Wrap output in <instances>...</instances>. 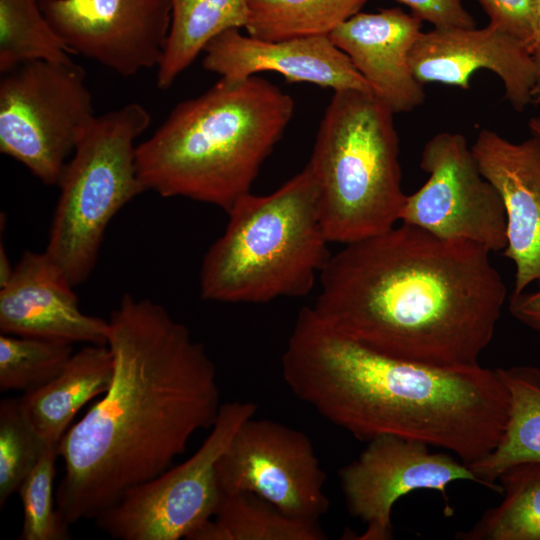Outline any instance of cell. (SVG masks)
Masks as SVG:
<instances>
[{
	"label": "cell",
	"instance_id": "30bf717a",
	"mask_svg": "<svg viewBox=\"0 0 540 540\" xmlns=\"http://www.w3.org/2000/svg\"><path fill=\"white\" fill-rule=\"evenodd\" d=\"M426 182L406 195L399 221L446 240L468 241L490 252L507 246L502 199L482 175L464 135L440 132L424 145Z\"/></svg>",
	"mask_w": 540,
	"mask_h": 540
},
{
	"label": "cell",
	"instance_id": "7402d4cb",
	"mask_svg": "<svg viewBox=\"0 0 540 540\" xmlns=\"http://www.w3.org/2000/svg\"><path fill=\"white\" fill-rule=\"evenodd\" d=\"M318 521L282 512L250 492L221 493L213 517L187 540H325Z\"/></svg>",
	"mask_w": 540,
	"mask_h": 540
},
{
	"label": "cell",
	"instance_id": "5bb4252c",
	"mask_svg": "<svg viewBox=\"0 0 540 540\" xmlns=\"http://www.w3.org/2000/svg\"><path fill=\"white\" fill-rule=\"evenodd\" d=\"M415 78L470 88L478 70H489L503 83L505 97L518 112L532 103L535 67L529 47L488 24L483 28H433L421 32L410 53Z\"/></svg>",
	"mask_w": 540,
	"mask_h": 540
},
{
	"label": "cell",
	"instance_id": "d4e9b609",
	"mask_svg": "<svg viewBox=\"0 0 540 540\" xmlns=\"http://www.w3.org/2000/svg\"><path fill=\"white\" fill-rule=\"evenodd\" d=\"M72 51L45 18L39 0H0V72L33 61H70Z\"/></svg>",
	"mask_w": 540,
	"mask_h": 540
},
{
	"label": "cell",
	"instance_id": "ba28073f",
	"mask_svg": "<svg viewBox=\"0 0 540 540\" xmlns=\"http://www.w3.org/2000/svg\"><path fill=\"white\" fill-rule=\"evenodd\" d=\"M96 115L84 69L33 61L1 74L0 151L46 185L62 171Z\"/></svg>",
	"mask_w": 540,
	"mask_h": 540
},
{
	"label": "cell",
	"instance_id": "2e32d148",
	"mask_svg": "<svg viewBox=\"0 0 540 540\" xmlns=\"http://www.w3.org/2000/svg\"><path fill=\"white\" fill-rule=\"evenodd\" d=\"M471 150L482 175L499 193L506 213L507 246L502 254L515 264L512 294L540 285V139L514 143L481 130Z\"/></svg>",
	"mask_w": 540,
	"mask_h": 540
},
{
	"label": "cell",
	"instance_id": "8fae6325",
	"mask_svg": "<svg viewBox=\"0 0 540 540\" xmlns=\"http://www.w3.org/2000/svg\"><path fill=\"white\" fill-rule=\"evenodd\" d=\"M216 477L221 493H254L293 517L318 521L329 508L310 438L274 420H245L218 459Z\"/></svg>",
	"mask_w": 540,
	"mask_h": 540
},
{
	"label": "cell",
	"instance_id": "5b68a950",
	"mask_svg": "<svg viewBox=\"0 0 540 540\" xmlns=\"http://www.w3.org/2000/svg\"><path fill=\"white\" fill-rule=\"evenodd\" d=\"M226 213L201 263L203 299L255 304L310 293L331 254L308 165L267 195L242 196Z\"/></svg>",
	"mask_w": 540,
	"mask_h": 540
},
{
	"label": "cell",
	"instance_id": "1f68e13d",
	"mask_svg": "<svg viewBox=\"0 0 540 540\" xmlns=\"http://www.w3.org/2000/svg\"><path fill=\"white\" fill-rule=\"evenodd\" d=\"M530 53L535 67V82L533 87V104L540 103V0H537L536 19Z\"/></svg>",
	"mask_w": 540,
	"mask_h": 540
},
{
	"label": "cell",
	"instance_id": "52a82bcc",
	"mask_svg": "<svg viewBox=\"0 0 540 540\" xmlns=\"http://www.w3.org/2000/svg\"><path fill=\"white\" fill-rule=\"evenodd\" d=\"M150 123L139 103L96 115L62 171L44 252L75 287L92 273L111 220L146 191L135 142Z\"/></svg>",
	"mask_w": 540,
	"mask_h": 540
},
{
	"label": "cell",
	"instance_id": "4fadbf2b",
	"mask_svg": "<svg viewBox=\"0 0 540 540\" xmlns=\"http://www.w3.org/2000/svg\"><path fill=\"white\" fill-rule=\"evenodd\" d=\"M73 54L122 77L159 66L171 24L168 0H39Z\"/></svg>",
	"mask_w": 540,
	"mask_h": 540
},
{
	"label": "cell",
	"instance_id": "836d02e7",
	"mask_svg": "<svg viewBox=\"0 0 540 540\" xmlns=\"http://www.w3.org/2000/svg\"><path fill=\"white\" fill-rule=\"evenodd\" d=\"M531 135L540 139V115L532 117L528 123Z\"/></svg>",
	"mask_w": 540,
	"mask_h": 540
},
{
	"label": "cell",
	"instance_id": "ac0fdd59",
	"mask_svg": "<svg viewBox=\"0 0 540 540\" xmlns=\"http://www.w3.org/2000/svg\"><path fill=\"white\" fill-rule=\"evenodd\" d=\"M422 21L400 8L358 12L330 35L373 94L392 112H409L425 100L423 84L414 76L410 53Z\"/></svg>",
	"mask_w": 540,
	"mask_h": 540
},
{
	"label": "cell",
	"instance_id": "e0dca14e",
	"mask_svg": "<svg viewBox=\"0 0 540 540\" xmlns=\"http://www.w3.org/2000/svg\"><path fill=\"white\" fill-rule=\"evenodd\" d=\"M203 54V68L222 79L242 80L272 71L288 82L373 93L329 36L267 41L229 29L214 37Z\"/></svg>",
	"mask_w": 540,
	"mask_h": 540
},
{
	"label": "cell",
	"instance_id": "9a60e30c",
	"mask_svg": "<svg viewBox=\"0 0 540 540\" xmlns=\"http://www.w3.org/2000/svg\"><path fill=\"white\" fill-rule=\"evenodd\" d=\"M74 288L44 251L24 252L0 287V332L106 345L108 319L83 312Z\"/></svg>",
	"mask_w": 540,
	"mask_h": 540
},
{
	"label": "cell",
	"instance_id": "7c38bea8",
	"mask_svg": "<svg viewBox=\"0 0 540 540\" xmlns=\"http://www.w3.org/2000/svg\"><path fill=\"white\" fill-rule=\"evenodd\" d=\"M339 477L349 512L366 525L359 540L392 539L393 506L412 491L435 490L447 501L450 483L480 484L469 465L453 454L431 452L423 442L394 435L368 441Z\"/></svg>",
	"mask_w": 540,
	"mask_h": 540
},
{
	"label": "cell",
	"instance_id": "f1b7e54d",
	"mask_svg": "<svg viewBox=\"0 0 540 540\" xmlns=\"http://www.w3.org/2000/svg\"><path fill=\"white\" fill-rule=\"evenodd\" d=\"M489 24L525 43L529 49L534 34L537 0H477Z\"/></svg>",
	"mask_w": 540,
	"mask_h": 540
},
{
	"label": "cell",
	"instance_id": "603a6c76",
	"mask_svg": "<svg viewBox=\"0 0 540 540\" xmlns=\"http://www.w3.org/2000/svg\"><path fill=\"white\" fill-rule=\"evenodd\" d=\"M367 0H247V34L262 40L329 36Z\"/></svg>",
	"mask_w": 540,
	"mask_h": 540
},
{
	"label": "cell",
	"instance_id": "6da1fadb",
	"mask_svg": "<svg viewBox=\"0 0 540 540\" xmlns=\"http://www.w3.org/2000/svg\"><path fill=\"white\" fill-rule=\"evenodd\" d=\"M108 322L111 384L57 447L64 473L55 502L69 526L170 468L222 405L204 345L161 304L123 294Z\"/></svg>",
	"mask_w": 540,
	"mask_h": 540
},
{
	"label": "cell",
	"instance_id": "83f0119b",
	"mask_svg": "<svg viewBox=\"0 0 540 540\" xmlns=\"http://www.w3.org/2000/svg\"><path fill=\"white\" fill-rule=\"evenodd\" d=\"M57 457V447H48L18 490L23 508L21 540L70 538L69 525L61 519L54 502Z\"/></svg>",
	"mask_w": 540,
	"mask_h": 540
},
{
	"label": "cell",
	"instance_id": "277c9868",
	"mask_svg": "<svg viewBox=\"0 0 540 540\" xmlns=\"http://www.w3.org/2000/svg\"><path fill=\"white\" fill-rule=\"evenodd\" d=\"M294 108L289 94L257 75L220 78L201 95L178 103L137 145L139 178L146 191L227 212L251 192Z\"/></svg>",
	"mask_w": 540,
	"mask_h": 540
},
{
	"label": "cell",
	"instance_id": "d6986e66",
	"mask_svg": "<svg viewBox=\"0 0 540 540\" xmlns=\"http://www.w3.org/2000/svg\"><path fill=\"white\" fill-rule=\"evenodd\" d=\"M113 369L107 345L86 344L52 380L18 398L20 408L43 439L58 447L78 411L107 391Z\"/></svg>",
	"mask_w": 540,
	"mask_h": 540
},
{
	"label": "cell",
	"instance_id": "44dd1931",
	"mask_svg": "<svg viewBox=\"0 0 540 540\" xmlns=\"http://www.w3.org/2000/svg\"><path fill=\"white\" fill-rule=\"evenodd\" d=\"M168 1L170 31L156 76L162 90L173 85L214 37L229 29L244 28L248 17L247 0Z\"/></svg>",
	"mask_w": 540,
	"mask_h": 540
},
{
	"label": "cell",
	"instance_id": "4dcf8cb0",
	"mask_svg": "<svg viewBox=\"0 0 540 540\" xmlns=\"http://www.w3.org/2000/svg\"><path fill=\"white\" fill-rule=\"evenodd\" d=\"M509 310L518 321L540 334V289L512 294Z\"/></svg>",
	"mask_w": 540,
	"mask_h": 540
},
{
	"label": "cell",
	"instance_id": "cb8c5ba5",
	"mask_svg": "<svg viewBox=\"0 0 540 540\" xmlns=\"http://www.w3.org/2000/svg\"><path fill=\"white\" fill-rule=\"evenodd\" d=\"M503 500L488 509L461 540H540V465L519 464L498 478Z\"/></svg>",
	"mask_w": 540,
	"mask_h": 540
},
{
	"label": "cell",
	"instance_id": "f546056e",
	"mask_svg": "<svg viewBox=\"0 0 540 540\" xmlns=\"http://www.w3.org/2000/svg\"><path fill=\"white\" fill-rule=\"evenodd\" d=\"M408 6L412 14L433 28L475 27L473 16L462 0H397Z\"/></svg>",
	"mask_w": 540,
	"mask_h": 540
},
{
	"label": "cell",
	"instance_id": "484cf974",
	"mask_svg": "<svg viewBox=\"0 0 540 540\" xmlns=\"http://www.w3.org/2000/svg\"><path fill=\"white\" fill-rule=\"evenodd\" d=\"M73 354V344L66 341L1 333L0 391L25 393L45 385Z\"/></svg>",
	"mask_w": 540,
	"mask_h": 540
},
{
	"label": "cell",
	"instance_id": "ffe728a7",
	"mask_svg": "<svg viewBox=\"0 0 540 540\" xmlns=\"http://www.w3.org/2000/svg\"><path fill=\"white\" fill-rule=\"evenodd\" d=\"M498 369L509 393L505 427L496 446L469 467L482 486L501 493L496 481L504 471L519 464L540 465V370Z\"/></svg>",
	"mask_w": 540,
	"mask_h": 540
},
{
	"label": "cell",
	"instance_id": "4316f807",
	"mask_svg": "<svg viewBox=\"0 0 540 540\" xmlns=\"http://www.w3.org/2000/svg\"><path fill=\"white\" fill-rule=\"evenodd\" d=\"M49 445L24 416L19 399L0 402V507L3 508ZM56 447V446H55Z\"/></svg>",
	"mask_w": 540,
	"mask_h": 540
},
{
	"label": "cell",
	"instance_id": "d6a6232c",
	"mask_svg": "<svg viewBox=\"0 0 540 540\" xmlns=\"http://www.w3.org/2000/svg\"><path fill=\"white\" fill-rule=\"evenodd\" d=\"M14 266L11 265L6 249L0 246V287L4 286L13 273Z\"/></svg>",
	"mask_w": 540,
	"mask_h": 540
},
{
	"label": "cell",
	"instance_id": "7a4b0ae2",
	"mask_svg": "<svg viewBox=\"0 0 540 540\" xmlns=\"http://www.w3.org/2000/svg\"><path fill=\"white\" fill-rule=\"evenodd\" d=\"M490 253L401 223L331 254L311 307L377 353L438 367L478 365L507 296Z\"/></svg>",
	"mask_w": 540,
	"mask_h": 540
},
{
	"label": "cell",
	"instance_id": "8992f818",
	"mask_svg": "<svg viewBox=\"0 0 540 540\" xmlns=\"http://www.w3.org/2000/svg\"><path fill=\"white\" fill-rule=\"evenodd\" d=\"M393 116L371 92L334 91L307 164L330 243L356 242L399 221L406 194Z\"/></svg>",
	"mask_w": 540,
	"mask_h": 540
},
{
	"label": "cell",
	"instance_id": "9c48e42d",
	"mask_svg": "<svg viewBox=\"0 0 540 540\" xmlns=\"http://www.w3.org/2000/svg\"><path fill=\"white\" fill-rule=\"evenodd\" d=\"M256 411L250 401L222 403L211 432L190 458L128 490L94 519L97 527L117 540L188 539L213 517L221 496L217 461Z\"/></svg>",
	"mask_w": 540,
	"mask_h": 540
},
{
	"label": "cell",
	"instance_id": "3957f363",
	"mask_svg": "<svg viewBox=\"0 0 540 540\" xmlns=\"http://www.w3.org/2000/svg\"><path fill=\"white\" fill-rule=\"evenodd\" d=\"M291 392L360 441L394 435L470 465L498 443L509 393L499 369L438 367L377 353L303 307L281 358Z\"/></svg>",
	"mask_w": 540,
	"mask_h": 540
}]
</instances>
